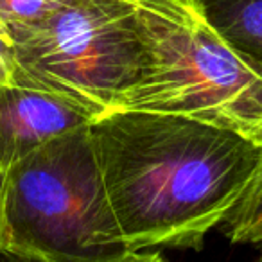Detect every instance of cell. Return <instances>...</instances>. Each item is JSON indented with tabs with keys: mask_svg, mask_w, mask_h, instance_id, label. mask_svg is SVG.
Returning a JSON list of instances; mask_svg holds the SVG:
<instances>
[{
	"mask_svg": "<svg viewBox=\"0 0 262 262\" xmlns=\"http://www.w3.org/2000/svg\"><path fill=\"white\" fill-rule=\"evenodd\" d=\"M144 65L115 110L214 124L262 146V77L207 26L190 0H137Z\"/></svg>",
	"mask_w": 262,
	"mask_h": 262,
	"instance_id": "obj_3",
	"label": "cell"
},
{
	"mask_svg": "<svg viewBox=\"0 0 262 262\" xmlns=\"http://www.w3.org/2000/svg\"><path fill=\"white\" fill-rule=\"evenodd\" d=\"M8 169L0 167V253L4 248L6 235V187H8Z\"/></svg>",
	"mask_w": 262,
	"mask_h": 262,
	"instance_id": "obj_10",
	"label": "cell"
},
{
	"mask_svg": "<svg viewBox=\"0 0 262 262\" xmlns=\"http://www.w3.org/2000/svg\"><path fill=\"white\" fill-rule=\"evenodd\" d=\"M6 33L16 84L58 94L95 117L120 104L146 56L137 0H72L43 22Z\"/></svg>",
	"mask_w": 262,
	"mask_h": 262,
	"instance_id": "obj_4",
	"label": "cell"
},
{
	"mask_svg": "<svg viewBox=\"0 0 262 262\" xmlns=\"http://www.w3.org/2000/svg\"><path fill=\"white\" fill-rule=\"evenodd\" d=\"M2 253L24 262H120L133 253L113 215L90 126L9 169Z\"/></svg>",
	"mask_w": 262,
	"mask_h": 262,
	"instance_id": "obj_2",
	"label": "cell"
},
{
	"mask_svg": "<svg viewBox=\"0 0 262 262\" xmlns=\"http://www.w3.org/2000/svg\"><path fill=\"white\" fill-rule=\"evenodd\" d=\"M72 0H0V22L6 31L40 24Z\"/></svg>",
	"mask_w": 262,
	"mask_h": 262,
	"instance_id": "obj_8",
	"label": "cell"
},
{
	"mask_svg": "<svg viewBox=\"0 0 262 262\" xmlns=\"http://www.w3.org/2000/svg\"><path fill=\"white\" fill-rule=\"evenodd\" d=\"M90 135L108 200L133 251L200 250L262 162V146L235 131L169 113L112 110Z\"/></svg>",
	"mask_w": 262,
	"mask_h": 262,
	"instance_id": "obj_1",
	"label": "cell"
},
{
	"mask_svg": "<svg viewBox=\"0 0 262 262\" xmlns=\"http://www.w3.org/2000/svg\"><path fill=\"white\" fill-rule=\"evenodd\" d=\"M207 26L262 77V0H190Z\"/></svg>",
	"mask_w": 262,
	"mask_h": 262,
	"instance_id": "obj_6",
	"label": "cell"
},
{
	"mask_svg": "<svg viewBox=\"0 0 262 262\" xmlns=\"http://www.w3.org/2000/svg\"><path fill=\"white\" fill-rule=\"evenodd\" d=\"M253 262H262V250H260V253L257 255V258H255Z\"/></svg>",
	"mask_w": 262,
	"mask_h": 262,
	"instance_id": "obj_12",
	"label": "cell"
},
{
	"mask_svg": "<svg viewBox=\"0 0 262 262\" xmlns=\"http://www.w3.org/2000/svg\"><path fill=\"white\" fill-rule=\"evenodd\" d=\"M219 226L232 243H262V162Z\"/></svg>",
	"mask_w": 262,
	"mask_h": 262,
	"instance_id": "obj_7",
	"label": "cell"
},
{
	"mask_svg": "<svg viewBox=\"0 0 262 262\" xmlns=\"http://www.w3.org/2000/svg\"><path fill=\"white\" fill-rule=\"evenodd\" d=\"M120 262H165V258L162 257L158 251L153 253H144V251H133L129 257H126Z\"/></svg>",
	"mask_w": 262,
	"mask_h": 262,
	"instance_id": "obj_11",
	"label": "cell"
},
{
	"mask_svg": "<svg viewBox=\"0 0 262 262\" xmlns=\"http://www.w3.org/2000/svg\"><path fill=\"white\" fill-rule=\"evenodd\" d=\"M15 83V54L4 26L0 24V88Z\"/></svg>",
	"mask_w": 262,
	"mask_h": 262,
	"instance_id": "obj_9",
	"label": "cell"
},
{
	"mask_svg": "<svg viewBox=\"0 0 262 262\" xmlns=\"http://www.w3.org/2000/svg\"><path fill=\"white\" fill-rule=\"evenodd\" d=\"M95 115L77 102L40 88H0V167L11 169L38 147L92 124Z\"/></svg>",
	"mask_w": 262,
	"mask_h": 262,
	"instance_id": "obj_5",
	"label": "cell"
}]
</instances>
